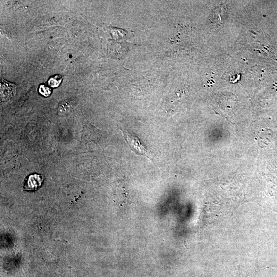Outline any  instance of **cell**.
Masks as SVG:
<instances>
[{"mask_svg": "<svg viewBox=\"0 0 277 277\" xmlns=\"http://www.w3.org/2000/svg\"><path fill=\"white\" fill-rule=\"evenodd\" d=\"M39 93L46 97H49L52 94V90L45 85H41L39 88Z\"/></svg>", "mask_w": 277, "mask_h": 277, "instance_id": "5", "label": "cell"}, {"mask_svg": "<svg viewBox=\"0 0 277 277\" xmlns=\"http://www.w3.org/2000/svg\"><path fill=\"white\" fill-rule=\"evenodd\" d=\"M63 78L60 75H56L50 77L48 81V85L52 87L56 88L61 85Z\"/></svg>", "mask_w": 277, "mask_h": 277, "instance_id": "4", "label": "cell"}, {"mask_svg": "<svg viewBox=\"0 0 277 277\" xmlns=\"http://www.w3.org/2000/svg\"><path fill=\"white\" fill-rule=\"evenodd\" d=\"M16 90L17 86L15 84L2 79L0 89L1 102H5L13 99L16 94Z\"/></svg>", "mask_w": 277, "mask_h": 277, "instance_id": "2", "label": "cell"}, {"mask_svg": "<svg viewBox=\"0 0 277 277\" xmlns=\"http://www.w3.org/2000/svg\"><path fill=\"white\" fill-rule=\"evenodd\" d=\"M44 176L37 174H32L25 181L24 189L28 191L36 190L44 182Z\"/></svg>", "mask_w": 277, "mask_h": 277, "instance_id": "3", "label": "cell"}, {"mask_svg": "<svg viewBox=\"0 0 277 277\" xmlns=\"http://www.w3.org/2000/svg\"><path fill=\"white\" fill-rule=\"evenodd\" d=\"M122 132L124 139L134 153L152 159V156L149 151L135 133L128 131H122Z\"/></svg>", "mask_w": 277, "mask_h": 277, "instance_id": "1", "label": "cell"}]
</instances>
